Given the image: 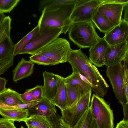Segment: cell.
Wrapping results in <instances>:
<instances>
[{
    "label": "cell",
    "instance_id": "cell-1",
    "mask_svg": "<svg viewBox=\"0 0 128 128\" xmlns=\"http://www.w3.org/2000/svg\"><path fill=\"white\" fill-rule=\"evenodd\" d=\"M73 71L79 74L91 85L95 94L104 97L109 86L97 68L93 64L81 49L71 50L68 58Z\"/></svg>",
    "mask_w": 128,
    "mask_h": 128
},
{
    "label": "cell",
    "instance_id": "cell-2",
    "mask_svg": "<svg viewBox=\"0 0 128 128\" xmlns=\"http://www.w3.org/2000/svg\"><path fill=\"white\" fill-rule=\"evenodd\" d=\"M76 3L64 5L54 10L42 12L38 22L39 31L48 28H61L62 33L66 34L72 24L70 16Z\"/></svg>",
    "mask_w": 128,
    "mask_h": 128
},
{
    "label": "cell",
    "instance_id": "cell-3",
    "mask_svg": "<svg viewBox=\"0 0 128 128\" xmlns=\"http://www.w3.org/2000/svg\"><path fill=\"white\" fill-rule=\"evenodd\" d=\"M68 32L70 40L81 48H90L101 38L91 20L73 23Z\"/></svg>",
    "mask_w": 128,
    "mask_h": 128
},
{
    "label": "cell",
    "instance_id": "cell-4",
    "mask_svg": "<svg viewBox=\"0 0 128 128\" xmlns=\"http://www.w3.org/2000/svg\"><path fill=\"white\" fill-rule=\"evenodd\" d=\"M90 108L98 128H114L113 110L103 98L93 94Z\"/></svg>",
    "mask_w": 128,
    "mask_h": 128
},
{
    "label": "cell",
    "instance_id": "cell-5",
    "mask_svg": "<svg viewBox=\"0 0 128 128\" xmlns=\"http://www.w3.org/2000/svg\"><path fill=\"white\" fill-rule=\"evenodd\" d=\"M61 28H48L39 31L18 54H35L43 48L58 38L62 33Z\"/></svg>",
    "mask_w": 128,
    "mask_h": 128
},
{
    "label": "cell",
    "instance_id": "cell-6",
    "mask_svg": "<svg viewBox=\"0 0 128 128\" xmlns=\"http://www.w3.org/2000/svg\"><path fill=\"white\" fill-rule=\"evenodd\" d=\"M106 74L116 98L122 107L128 104L124 87L123 69L122 62L106 66Z\"/></svg>",
    "mask_w": 128,
    "mask_h": 128
},
{
    "label": "cell",
    "instance_id": "cell-7",
    "mask_svg": "<svg viewBox=\"0 0 128 128\" xmlns=\"http://www.w3.org/2000/svg\"><path fill=\"white\" fill-rule=\"evenodd\" d=\"M92 91L83 96L75 104L61 111L63 120L71 128L74 127L90 107Z\"/></svg>",
    "mask_w": 128,
    "mask_h": 128
},
{
    "label": "cell",
    "instance_id": "cell-8",
    "mask_svg": "<svg viewBox=\"0 0 128 128\" xmlns=\"http://www.w3.org/2000/svg\"><path fill=\"white\" fill-rule=\"evenodd\" d=\"M71 50L70 43L67 40L58 38L36 54L44 55L62 63L67 62Z\"/></svg>",
    "mask_w": 128,
    "mask_h": 128
},
{
    "label": "cell",
    "instance_id": "cell-9",
    "mask_svg": "<svg viewBox=\"0 0 128 128\" xmlns=\"http://www.w3.org/2000/svg\"><path fill=\"white\" fill-rule=\"evenodd\" d=\"M102 0H78L70 16L72 23L91 20Z\"/></svg>",
    "mask_w": 128,
    "mask_h": 128
},
{
    "label": "cell",
    "instance_id": "cell-10",
    "mask_svg": "<svg viewBox=\"0 0 128 128\" xmlns=\"http://www.w3.org/2000/svg\"><path fill=\"white\" fill-rule=\"evenodd\" d=\"M128 59V42L126 40L115 45H109L105 65H114Z\"/></svg>",
    "mask_w": 128,
    "mask_h": 128
},
{
    "label": "cell",
    "instance_id": "cell-11",
    "mask_svg": "<svg viewBox=\"0 0 128 128\" xmlns=\"http://www.w3.org/2000/svg\"><path fill=\"white\" fill-rule=\"evenodd\" d=\"M109 46L104 37L90 48L89 59L93 64L99 67L105 65Z\"/></svg>",
    "mask_w": 128,
    "mask_h": 128
},
{
    "label": "cell",
    "instance_id": "cell-12",
    "mask_svg": "<svg viewBox=\"0 0 128 128\" xmlns=\"http://www.w3.org/2000/svg\"><path fill=\"white\" fill-rule=\"evenodd\" d=\"M128 22L123 19L120 23L105 33L104 37L110 45L118 44L128 40Z\"/></svg>",
    "mask_w": 128,
    "mask_h": 128
},
{
    "label": "cell",
    "instance_id": "cell-13",
    "mask_svg": "<svg viewBox=\"0 0 128 128\" xmlns=\"http://www.w3.org/2000/svg\"><path fill=\"white\" fill-rule=\"evenodd\" d=\"M125 3L102 4L98 7L97 10L108 18L115 26L121 22L124 5Z\"/></svg>",
    "mask_w": 128,
    "mask_h": 128
},
{
    "label": "cell",
    "instance_id": "cell-14",
    "mask_svg": "<svg viewBox=\"0 0 128 128\" xmlns=\"http://www.w3.org/2000/svg\"><path fill=\"white\" fill-rule=\"evenodd\" d=\"M28 116H39L49 118L57 113L55 106L44 96L37 104L27 108Z\"/></svg>",
    "mask_w": 128,
    "mask_h": 128
},
{
    "label": "cell",
    "instance_id": "cell-15",
    "mask_svg": "<svg viewBox=\"0 0 128 128\" xmlns=\"http://www.w3.org/2000/svg\"><path fill=\"white\" fill-rule=\"evenodd\" d=\"M44 84L42 86L43 96L50 100L57 92L59 81L58 74L45 71L43 72Z\"/></svg>",
    "mask_w": 128,
    "mask_h": 128
},
{
    "label": "cell",
    "instance_id": "cell-16",
    "mask_svg": "<svg viewBox=\"0 0 128 128\" xmlns=\"http://www.w3.org/2000/svg\"><path fill=\"white\" fill-rule=\"evenodd\" d=\"M58 76L59 81L57 90L54 98L50 101L62 111L67 107V90L65 78Z\"/></svg>",
    "mask_w": 128,
    "mask_h": 128
},
{
    "label": "cell",
    "instance_id": "cell-17",
    "mask_svg": "<svg viewBox=\"0 0 128 128\" xmlns=\"http://www.w3.org/2000/svg\"><path fill=\"white\" fill-rule=\"evenodd\" d=\"M34 63L30 60L22 58L12 71L13 81L18 80L31 76L34 70Z\"/></svg>",
    "mask_w": 128,
    "mask_h": 128
},
{
    "label": "cell",
    "instance_id": "cell-18",
    "mask_svg": "<svg viewBox=\"0 0 128 128\" xmlns=\"http://www.w3.org/2000/svg\"><path fill=\"white\" fill-rule=\"evenodd\" d=\"M78 0H45L39 1L38 10L40 12H50L67 4L76 3Z\"/></svg>",
    "mask_w": 128,
    "mask_h": 128
},
{
    "label": "cell",
    "instance_id": "cell-19",
    "mask_svg": "<svg viewBox=\"0 0 128 128\" xmlns=\"http://www.w3.org/2000/svg\"><path fill=\"white\" fill-rule=\"evenodd\" d=\"M91 20L97 28L103 33L108 32L115 26L108 18L100 12L97 10Z\"/></svg>",
    "mask_w": 128,
    "mask_h": 128
},
{
    "label": "cell",
    "instance_id": "cell-20",
    "mask_svg": "<svg viewBox=\"0 0 128 128\" xmlns=\"http://www.w3.org/2000/svg\"><path fill=\"white\" fill-rule=\"evenodd\" d=\"M0 103L8 106L24 103L20 98V94L10 88H6L0 94Z\"/></svg>",
    "mask_w": 128,
    "mask_h": 128
},
{
    "label": "cell",
    "instance_id": "cell-21",
    "mask_svg": "<svg viewBox=\"0 0 128 128\" xmlns=\"http://www.w3.org/2000/svg\"><path fill=\"white\" fill-rule=\"evenodd\" d=\"M0 114L4 117L11 120L24 122L28 116L27 108L7 110L0 108Z\"/></svg>",
    "mask_w": 128,
    "mask_h": 128
},
{
    "label": "cell",
    "instance_id": "cell-22",
    "mask_svg": "<svg viewBox=\"0 0 128 128\" xmlns=\"http://www.w3.org/2000/svg\"><path fill=\"white\" fill-rule=\"evenodd\" d=\"M66 84L78 85L81 88L83 95L92 91L91 85L83 79L78 73L72 71V73L65 78Z\"/></svg>",
    "mask_w": 128,
    "mask_h": 128
},
{
    "label": "cell",
    "instance_id": "cell-23",
    "mask_svg": "<svg viewBox=\"0 0 128 128\" xmlns=\"http://www.w3.org/2000/svg\"><path fill=\"white\" fill-rule=\"evenodd\" d=\"M24 122L26 126H32L39 128H53L50 120L45 116H31L27 118Z\"/></svg>",
    "mask_w": 128,
    "mask_h": 128
},
{
    "label": "cell",
    "instance_id": "cell-24",
    "mask_svg": "<svg viewBox=\"0 0 128 128\" xmlns=\"http://www.w3.org/2000/svg\"><path fill=\"white\" fill-rule=\"evenodd\" d=\"M66 85L68 93L67 107H68L75 104L84 95L82 90L79 86L66 84Z\"/></svg>",
    "mask_w": 128,
    "mask_h": 128
},
{
    "label": "cell",
    "instance_id": "cell-25",
    "mask_svg": "<svg viewBox=\"0 0 128 128\" xmlns=\"http://www.w3.org/2000/svg\"><path fill=\"white\" fill-rule=\"evenodd\" d=\"M39 28L37 25L31 31L14 44V56L19 53L31 40L38 32Z\"/></svg>",
    "mask_w": 128,
    "mask_h": 128
},
{
    "label": "cell",
    "instance_id": "cell-26",
    "mask_svg": "<svg viewBox=\"0 0 128 128\" xmlns=\"http://www.w3.org/2000/svg\"><path fill=\"white\" fill-rule=\"evenodd\" d=\"M14 44L10 37L4 39L0 43V60L10 55H14Z\"/></svg>",
    "mask_w": 128,
    "mask_h": 128
},
{
    "label": "cell",
    "instance_id": "cell-27",
    "mask_svg": "<svg viewBox=\"0 0 128 128\" xmlns=\"http://www.w3.org/2000/svg\"><path fill=\"white\" fill-rule=\"evenodd\" d=\"M29 58L34 63L38 65L54 66L60 64L58 61L40 54H36L32 55Z\"/></svg>",
    "mask_w": 128,
    "mask_h": 128
},
{
    "label": "cell",
    "instance_id": "cell-28",
    "mask_svg": "<svg viewBox=\"0 0 128 128\" xmlns=\"http://www.w3.org/2000/svg\"><path fill=\"white\" fill-rule=\"evenodd\" d=\"M11 21L10 16H6L0 24V43L5 38L10 37Z\"/></svg>",
    "mask_w": 128,
    "mask_h": 128
},
{
    "label": "cell",
    "instance_id": "cell-29",
    "mask_svg": "<svg viewBox=\"0 0 128 128\" xmlns=\"http://www.w3.org/2000/svg\"><path fill=\"white\" fill-rule=\"evenodd\" d=\"M20 0H0V12H10L17 5Z\"/></svg>",
    "mask_w": 128,
    "mask_h": 128
},
{
    "label": "cell",
    "instance_id": "cell-30",
    "mask_svg": "<svg viewBox=\"0 0 128 128\" xmlns=\"http://www.w3.org/2000/svg\"><path fill=\"white\" fill-rule=\"evenodd\" d=\"M39 101H35L28 103H23L12 106H7L0 103V108L7 110L28 108L37 104Z\"/></svg>",
    "mask_w": 128,
    "mask_h": 128
},
{
    "label": "cell",
    "instance_id": "cell-31",
    "mask_svg": "<svg viewBox=\"0 0 128 128\" xmlns=\"http://www.w3.org/2000/svg\"><path fill=\"white\" fill-rule=\"evenodd\" d=\"M123 69V81L124 87L126 95L128 99V59L122 62Z\"/></svg>",
    "mask_w": 128,
    "mask_h": 128
},
{
    "label": "cell",
    "instance_id": "cell-32",
    "mask_svg": "<svg viewBox=\"0 0 128 128\" xmlns=\"http://www.w3.org/2000/svg\"><path fill=\"white\" fill-rule=\"evenodd\" d=\"M42 86V85H37L31 88L34 102L40 100L43 98Z\"/></svg>",
    "mask_w": 128,
    "mask_h": 128
},
{
    "label": "cell",
    "instance_id": "cell-33",
    "mask_svg": "<svg viewBox=\"0 0 128 128\" xmlns=\"http://www.w3.org/2000/svg\"><path fill=\"white\" fill-rule=\"evenodd\" d=\"M93 118L92 112L90 107L84 114V118L81 128H89Z\"/></svg>",
    "mask_w": 128,
    "mask_h": 128
},
{
    "label": "cell",
    "instance_id": "cell-34",
    "mask_svg": "<svg viewBox=\"0 0 128 128\" xmlns=\"http://www.w3.org/2000/svg\"><path fill=\"white\" fill-rule=\"evenodd\" d=\"M21 99L24 103H28L34 102L31 89L26 90L23 94H20Z\"/></svg>",
    "mask_w": 128,
    "mask_h": 128
},
{
    "label": "cell",
    "instance_id": "cell-35",
    "mask_svg": "<svg viewBox=\"0 0 128 128\" xmlns=\"http://www.w3.org/2000/svg\"><path fill=\"white\" fill-rule=\"evenodd\" d=\"M0 128H16L14 121L3 117L0 118Z\"/></svg>",
    "mask_w": 128,
    "mask_h": 128
},
{
    "label": "cell",
    "instance_id": "cell-36",
    "mask_svg": "<svg viewBox=\"0 0 128 128\" xmlns=\"http://www.w3.org/2000/svg\"><path fill=\"white\" fill-rule=\"evenodd\" d=\"M60 116L57 113L48 118L50 120L53 128H62L60 121Z\"/></svg>",
    "mask_w": 128,
    "mask_h": 128
},
{
    "label": "cell",
    "instance_id": "cell-37",
    "mask_svg": "<svg viewBox=\"0 0 128 128\" xmlns=\"http://www.w3.org/2000/svg\"><path fill=\"white\" fill-rule=\"evenodd\" d=\"M84 114L78 122L76 125L73 128H71L62 119V116H60V121L62 128H81L84 118Z\"/></svg>",
    "mask_w": 128,
    "mask_h": 128
},
{
    "label": "cell",
    "instance_id": "cell-38",
    "mask_svg": "<svg viewBox=\"0 0 128 128\" xmlns=\"http://www.w3.org/2000/svg\"><path fill=\"white\" fill-rule=\"evenodd\" d=\"M128 2V0H102L100 4L108 3L124 4Z\"/></svg>",
    "mask_w": 128,
    "mask_h": 128
},
{
    "label": "cell",
    "instance_id": "cell-39",
    "mask_svg": "<svg viewBox=\"0 0 128 128\" xmlns=\"http://www.w3.org/2000/svg\"><path fill=\"white\" fill-rule=\"evenodd\" d=\"M7 80L4 78L0 77V94L6 89V85Z\"/></svg>",
    "mask_w": 128,
    "mask_h": 128
},
{
    "label": "cell",
    "instance_id": "cell-40",
    "mask_svg": "<svg viewBox=\"0 0 128 128\" xmlns=\"http://www.w3.org/2000/svg\"><path fill=\"white\" fill-rule=\"evenodd\" d=\"M115 128H128V121H120L117 124Z\"/></svg>",
    "mask_w": 128,
    "mask_h": 128
},
{
    "label": "cell",
    "instance_id": "cell-41",
    "mask_svg": "<svg viewBox=\"0 0 128 128\" xmlns=\"http://www.w3.org/2000/svg\"><path fill=\"white\" fill-rule=\"evenodd\" d=\"M124 117L122 120L128 121V104L122 107Z\"/></svg>",
    "mask_w": 128,
    "mask_h": 128
},
{
    "label": "cell",
    "instance_id": "cell-42",
    "mask_svg": "<svg viewBox=\"0 0 128 128\" xmlns=\"http://www.w3.org/2000/svg\"><path fill=\"white\" fill-rule=\"evenodd\" d=\"M124 20L128 22V2L124 4Z\"/></svg>",
    "mask_w": 128,
    "mask_h": 128
},
{
    "label": "cell",
    "instance_id": "cell-43",
    "mask_svg": "<svg viewBox=\"0 0 128 128\" xmlns=\"http://www.w3.org/2000/svg\"><path fill=\"white\" fill-rule=\"evenodd\" d=\"M89 128H98L96 122L94 118Z\"/></svg>",
    "mask_w": 128,
    "mask_h": 128
},
{
    "label": "cell",
    "instance_id": "cell-44",
    "mask_svg": "<svg viewBox=\"0 0 128 128\" xmlns=\"http://www.w3.org/2000/svg\"><path fill=\"white\" fill-rule=\"evenodd\" d=\"M6 16L4 13L0 12V24Z\"/></svg>",
    "mask_w": 128,
    "mask_h": 128
},
{
    "label": "cell",
    "instance_id": "cell-45",
    "mask_svg": "<svg viewBox=\"0 0 128 128\" xmlns=\"http://www.w3.org/2000/svg\"><path fill=\"white\" fill-rule=\"evenodd\" d=\"M27 126L28 128H39L36 127L30 126Z\"/></svg>",
    "mask_w": 128,
    "mask_h": 128
},
{
    "label": "cell",
    "instance_id": "cell-46",
    "mask_svg": "<svg viewBox=\"0 0 128 128\" xmlns=\"http://www.w3.org/2000/svg\"><path fill=\"white\" fill-rule=\"evenodd\" d=\"M20 128H24L22 126Z\"/></svg>",
    "mask_w": 128,
    "mask_h": 128
}]
</instances>
